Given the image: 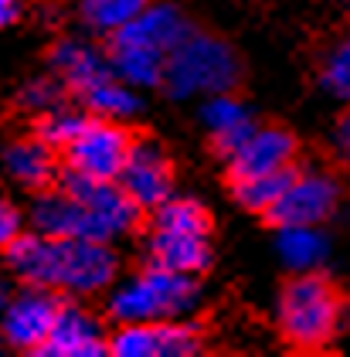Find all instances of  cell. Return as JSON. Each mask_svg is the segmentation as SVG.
Instances as JSON below:
<instances>
[{
    "label": "cell",
    "mask_w": 350,
    "mask_h": 357,
    "mask_svg": "<svg viewBox=\"0 0 350 357\" xmlns=\"http://www.w3.org/2000/svg\"><path fill=\"white\" fill-rule=\"evenodd\" d=\"M201 119H204V126H208V133H211L215 150L225 160H228L245 139L252 137V130H255V119H252V112L245 109V102H238V99L228 96V92L211 96V99L204 102V109H201Z\"/></svg>",
    "instance_id": "2e32d148"
},
{
    "label": "cell",
    "mask_w": 350,
    "mask_h": 357,
    "mask_svg": "<svg viewBox=\"0 0 350 357\" xmlns=\"http://www.w3.org/2000/svg\"><path fill=\"white\" fill-rule=\"evenodd\" d=\"M130 146H133V137L116 119L89 116L82 133L65 146V167L79 170L85 177L116 181L123 164H126V157H130Z\"/></svg>",
    "instance_id": "5b68a950"
},
{
    "label": "cell",
    "mask_w": 350,
    "mask_h": 357,
    "mask_svg": "<svg viewBox=\"0 0 350 357\" xmlns=\"http://www.w3.org/2000/svg\"><path fill=\"white\" fill-rule=\"evenodd\" d=\"M52 68L75 96H85L89 89L112 79L109 55H102L99 48H92L85 41H61L52 52Z\"/></svg>",
    "instance_id": "9a60e30c"
},
{
    "label": "cell",
    "mask_w": 350,
    "mask_h": 357,
    "mask_svg": "<svg viewBox=\"0 0 350 357\" xmlns=\"http://www.w3.org/2000/svg\"><path fill=\"white\" fill-rule=\"evenodd\" d=\"M238 79H242V61L235 48L215 34H197V31H190L170 52L163 72V85L170 89L174 99L231 92Z\"/></svg>",
    "instance_id": "7a4b0ae2"
},
{
    "label": "cell",
    "mask_w": 350,
    "mask_h": 357,
    "mask_svg": "<svg viewBox=\"0 0 350 357\" xmlns=\"http://www.w3.org/2000/svg\"><path fill=\"white\" fill-rule=\"evenodd\" d=\"M347 320L340 289L320 273H296L279 296V330L299 351H320L337 340Z\"/></svg>",
    "instance_id": "6da1fadb"
},
{
    "label": "cell",
    "mask_w": 350,
    "mask_h": 357,
    "mask_svg": "<svg viewBox=\"0 0 350 357\" xmlns=\"http://www.w3.org/2000/svg\"><path fill=\"white\" fill-rule=\"evenodd\" d=\"M333 150H337V157L350 164V109L337 119V126H333Z\"/></svg>",
    "instance_id": "83f0119b"
},
{
    "label": "cell",
    "mask_w": 350,
    "mask_h": 357,
    "mask_svg": "<svg viewBox=\"0 0 350 357\" xmlns=\"http://www.w3.org/2000/svg\"><path fill=\"white\" fill-rule=\"evenodd\" d=\"M85 123H89V116H85V112L54 106V109H48V112H41V116H38V137L48 139L54 150H65V146L82 133V126H85Z\"/></svg>",
    "instance_id": "d4e9b609"
},
{
    "label": "cell",
    "mask_w": 350,
    "mask_h": 357,
    "mask_svg": "<svg viewBox=\"0 0 350 357\" xmlns=\"http://www.w3.org/2000/svg\"><path fill=\"white\" fill-rule=\"evenodd\" d=\"M317 79H320V89L326 96H333L340 102H350V34H340L326 48Z\"/></svg>",
    "instance_id": "cb8c5ba5"
},
{
    "label": "cell",
    "mask_w": 350,
    "mask_h": 357,
    "mask_svg": "<svg viewBox=\"0 0 350 357\" xmlns=\"http://www.w3.org/2000/svg\"><path fill=\"white\" fill-rule=\"evenodd\" d=\"M167 52L160 48H150L143 41H130V38H112V48H109V65H112V75L123 79L133 89H150V85L163 82V72H167Z\"/></svg>",
    "instance_id": "e0dca14e"
},
{
    "label": "cell",
    "mask_w": 350,
    "mask_h": 357,
    "mask_svg": "<svg viewBox=\"0 0 350 357\" xmlns=\"http://www.w3.org/2000/svg\"><path fill=\"white\" fill-rule=\"evenodd\" d=\"M157 218H153V228H170V231H194V235H208L211 231V218L204 211L201 201L194 197H167L163 204L153 208Z\"/></svg>",
    "instance_id": "603a6c76"
},
{
    "label": "cell",
    "mask_w": 350,
    "mask_h": 357,
    "mask_svg": "<svg viewBox=\"0 0 350 357\" xmlns=\"http://www.w3.org/2000/svg\"><path fill=\"white\" fill-rule=\"evenodd\" d=\"M347 3H350V0H347Z\"/></svg>",
    "instance_id": "4dcf8cb0"
},
{
    "label": "cell",
    "mask_w": 350,
    "mask_h": 357,
    "mask_svg": "<svg viewBox=\"0 0 350 357\" xmlns=\"http://www.w3.org/2000/svg\"><path fill=\"white\" fill-rule=\"evenodd\" d=\"M188 17L174 7V3H146L133 21L123 31H116L112 38H130V41H143L150 48H160V52H174L184 38L190 34Z\"/></svg>",
    "instance_id": "5bb4252c"
},
{
    "label": "cell",
    "mask_w": 350,
    "mask_h": 357,
    "mask_svg": "<svg viewBox=\"0 0 350 357\" xmlns=\"http://www.w3.org/2000/svg\"><path fill=\"white\" fill-rule=\"evenodd\" d=\"M296 157V137L282 126H255L252 137L228 157V177L242 181V177H259L272 174L282 167H293Z\"/></svg>",
    "instance_id": "8fae6325"
},
{
    "label": "cell",
    "mask_w": 350,
    "mask_h": 357,
    "mask_svg": "<svg viewBox=\"0 0 350 357\" xmlns=\"http://www.w3.org/2000/svg\"><path fill=\"white\" fill-rule=\"evenodd\" d=\"M7 300H10V296H7V282H3V275H0V310L7 306Z\"/></svg>",
    "instance_id": "f546056e"
},
{
    "label": "cell",
    "mask_w": 350,
    "mask_h": 357,
    "mask_svg": "<svg viewBox=\"0 0 350 357\" xmlns=\"http://www.w3.org/2000/svg\"><path fill=\"white\" fill-rule=\"evenodd\" d=\"M58 310H61V303L54 296V289L27 286L24 293H17L14 300H7V306L0 310L3 340L10 347H21V351H34L38 354V347L52 333Z\"/></svg>",
    "instance_id": "ba28073f"
},
{
    "label": "cell",
    "mask_w": 350,
    "mask_h": 357,
    "mask_svg": "<svg viewBox=\"0 0 350 357\" xmlns=\"http://www.w3.org/2000/svg\"><path fill=\"white\" fill-rule=\"evenodd\" d=\"M3 167H7V174H10L21 188H31V191H45L54 181V174H58L54 146L41 137L10 143L7 153H3Z\"/></svg>",
    "instance_id": "ac0fdd59"
},
{
    "label": "cell",
    "mask_w": 350,
    "mask_h": 357,
    "mask_svg": "<svg viewBox=\"0 0 350 357\" xmlns=\"http://www.w3.org/2000/svg\"><path fill=\"white\" fill-rule=\"evenodd\" d=\"M146 3L150 0H79V14L85 28L112 38L116 31L126 28Z\"/></svg>",
    "instance_id": "7402d4cb"
},
{
    "label": "cell",
    "mask_w": 350,
    "mask_h": 357,
    "mask_svg": "<svg viewBox=\"0 0 350 357\" xmlns=\"http://www.w3.org/2000/svg\"><path fill=\"white\" fill-rule=\"evenodd\" d=\"M61 188L82 201L96 242H112V238H119V235H130L136 228V221H139V211H143V208L119 188V181L85 177L79 170H68V167H65Z\"/></svg>",
    "instance_id": "277c9868"
},
{
    "label": "cell",
    "mask_w": 350,
    "mask_h": 357,
    "mask_svg": "<svg viewBox=\"0 0 350 357\" xmlns=\"http://www.w3.org/2000/svg\"><path fill=\"white\" fill-rule=\"evenodd\" d=\"M21 14H24V3H21V0H0V28L17 24Z\"/></svg>",
    "instance_id": "f1b7e54d"
},
{
    "label": "cell",
    "mask_w": 350,
    "mask_h": 357,
    "mask_svg": "<svg viewBox=\"0 0 350 357\" xmlns=\"http://www.w3.org/2000/svg\"><path fill=\"white\" fill-rule=\"evenodd\" d=\"M340 204V184L324 170H296L289 188L266 211V221L282 225H324Z\"/></svg>",
    "instance_id": "8992f818"
},
{
    "label": "cell",
    "mask_w": 350,
    "mask_h": 357,
    "mask_svg": "<svg viewBox=\"0 0 350 357\" xmlns=\"http://www.w3.org/2000/svg\"><path fill=\"white\" fill-rule=\"evenodd\" d=\"M201 351V333L177 320H136L119 324L109 337V354L116 357H190Z\"/></svg>",
    "instance_id": "52a82bcc"
},
{
    "label": "cell",
    "mask_w": 350,
    "mask_h": 357,
    "mask_svg": "<svg viewBox=\"0 0 350 357\" xmlns=\"http://www.w3.org/2000/svg\"><path fill=\"white\" fill-rule=\"evenodd\" d=\"M17 235H24V215L7 197H0V248H7Z\"/></svg>",
    "instance_id": "4316f807"
},
{
    "label": "cell",
    "mask_w": 350,
    "mask_h": 357,
    "mask_svg": "<svg viewBox=\"0 0 350 357\" xmlns=\"http://www.w3.org/2000/svg\"><path fill=\"white\" fill-rule=\"evenodd\" d=\"M293 177H296V167H282V170L259 174V177H242V181H231V194H235V201L242 204L245 211L266 215L272 204L279 201V194L289 188Z\"/></svg>",
    "instance_id": "44dd1931"
},
{
    "label": "cell",
    "mask_w": 350,
    "mask_h": 357,
    "mask_svg": "<svg viewBox=\"0 0 350 357\" xmlns=\"http://www.w3.org/2000/svg\"><path fill=\"white\" fill-rule=\"evenodd\" d=\"M31 228L41 231V235H54V238H92V228H89V215L82 208L79 197L58 188V191H41L34 197L31 211Z\"/></svg>",
    "instance_id": "4fadbf2b"
},
{
    "label": "cell",
    "mask_w": 350,
    "mask_h": 357,
    "mask_svg": "<svg viewBox=\"0 0 350 357\" xmlns=\"http://www.w3.org/2000/svg\"><path fill=\"white\" fill-rule=\"evenodd\" d=\"M119 188L133 197L139 208H157L174 194V170L170 160L157 143L150 139H133L130 157L119 170Z\"/></svg>",
    "instance_id": "9c48e42d"
},
{
    "label": "cell",
    "mask_w": 350,
    "mask_h": 357,
    "mask_svg": "<svg viewBox=\"0 0 350 357\" xmlns=\"http://www.w3.org/2000/svg\"><path fill=\"white\" fill-rule=\"evenodd\" d=\"M201 296L194 275L170 273L160 266H146L139 275L119 282L109 296V317L116 324H136V320H167L194 310Z\"/></svg>",
    "instance_id": "3957f363"
},
{
    "label": "cell",
    "mask_w": 350,
    "mask_h": 357,
    "mask_svg": "<svg viewBox=\"0 0 350 357\" xmlns=\"http://www.w3.org/2000/svg\"><path fill=\"white\" fill-rule=\"evenodd\" d=\"M41 357H102L109 354V337L102 333V324L85 313L82 306L61 303L48 340L38 347Z\"/></svg>",
    "instance_id": "30bf717a"
},
{
    "label": "cell",
    "mask_w": 350,
    "mask_h": 357,
    "mask_svg": "<svg viewBox=\"0 0 350 357\" xmlns=\"http://www.w3.org/2000/svg\"><path fill=\"white\" fill-rule=\"evenodd\" d=\"M61 96H65V89H61V82H54V79H34V82H27L24 89H21V96H17V102L24 106V109L31 112H48L54 109V106H65L61 102Z\"/></svg>",
    "instance_id": "484cf974"
},
{
    "label": "cell",
    "mask_w": 350,
    "mask_h": 357,
    "mask_svg": "<svg viewBox=\"0 0 350 357\" xmlns=\"http://www.w3.org/2000/svg\"><path fill=\"white\" fill-rule=\"evenodd\" d=\"M82 102L92 109V116L99 119H116V123H126L139 112V96H136L133 85H126L123 79H106L96 89H89L85 96H79Z\"/></svg>",
    "instance_id": "ffe728a7"
},
{
    "label": "cell",
    "mask_w": 350,
    "mask_h": 357,
    "mask_svg": "<svg viewBox=\"0 0 350 357\" xmlns=\"http://www.w3.org/2000/svg\"><path fill=\"white\" fill-rule=\"evenodd\" d=\"M146 266L197 275L211 266V242H208V235H194V231L153 228L150 245H146Z\"/></svg>",
    "instance_id": "7c38bea8"
},
{
    "label": "cell",
    "mask_w": 350,
    "mask_h": 357,
    "mask_svg": "<svg viewBox=\"0 0 350 357\" xmlns=\"http://www.w3.org/2000/svg\"><path fill=\"white\" fill-rule=\"evenodd\" d=\"M275 248L282 266L293 273H317L330 255V242L320 225H282L275 235Z\"/></svg>",
    "instance_id": "d6986e66"
}]
</instances>
